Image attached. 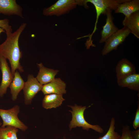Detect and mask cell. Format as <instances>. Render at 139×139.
<instances>
[{
	"mask_svg": "<svg viewBox=\"0 0 139 139\" xmlns=\"http://www.w3.org/2000/svg\"><path fill=\"white\" fill-rule=\"evenodd\" d=\"M68 106L72 109V110L69 111L72 116V120L69 125L70 130L72 128L79 127H81L85 130L88 131L91 129L100 134L103 133V129L99 125H91L85 120L84 114L86 108V106H79L76 104L74 106Z\"/></svg>",
	"mask_w": 139,
	"mask_h": 139,
	"instance_id": "obj_2",
	"label": "cell"
},
{
	"mask_svg": "<svg viewBox=\"0 0 139 139\" xmlns=\"http://www.w3.org/2000/svg\"><path fill=\"white\" fill-rule=\"evenodd\" d=\"M25 83L19 72L16 70L13 80L9 87L10 89L12 99L13 101L17 99L19 93L24 88Z\"/></svg>",
	"mask_w": 139,
	"mask_h": 139,
	"instance_id": "obj_16",
	"label": "cell"
},
{
	"mask_svg": "<svg viewBox=\"0 0 139 139\" xmlns=\"http://www.w3.org/2000/svg\"><path fill=\"white\" fill-rule=\"evenodd\" d=\"M5 32V31L3 29L0 28V36L1 33Z\"/></svg>",
	"mask_w": 139,
	"mask_h": 139,
	"instance_id": "obj_25",
	"label": "cell"
},
{
	"mask_svg": "<svg viewBox=\"0 0 139 139\" xmlns=\"http://www.w3.org/2000/svg\"><path fill=\"white\" fill-rule=\"evenodd\" d=\"M0 13L5 15H15L23 18L22 7L15 0H0Z\"/></svg>",
	"mask_w": 139,
	"mask_h": 139,
	"instance_id": "obj_10",
	"label": "cell"
},
{
	"mask_svg": "<svg viewBox=\"0 0 139 139\" xmlns=\"http://www.w3.org/2000/svg\"><path fill=\"white\" fill-rule=\"evenodd\" d=\"M66 83L59 78H55L53 80L42 86L41 91L45 95L55 94H66Z\"/></svg>",
	"mask_w": 139,
	"mask_h": 139,
	"instance_id": "obj_11",
	"label": "cell"
},
{
	"mask_svg": "<svg viewBox=\"0 0 139 139\" xmlns=\"http://www.w3.org/2000/svg\"><path fill=\"white\" fill-rule=\"evenodd\" d=\"M120 139H133L130 127L128 126L125 125L123 126Z\"/></svg>",
	"mask_w": 139,
	"mask_h": 139,
	"instance_id": "obj_22",
	"label": "cell"
},
{
	"mask_svg": "<svg viewBox=\"0 0 139 139\" xmlns=\"http://www.w3.org/2000/svg\"><path fill=\"white\" fill-rule=\"evenodd\" d=\"M65 100L62 94H51L45 95L42 101V106L46 109L56 108L61 106Z\"/></svg>",
	"mask_w": 139,
	"mask_h": 139,
	"instance_id": "obj_18",
	"label": "cell"
},
{
	"mask_svg": "<svg viewBox=\"0 0 139 139\" xmlns=\"http://www.w3.org/2000/svg\"><path fill=\"white\" fill-rule=\"evenodd\" d=\"M130 33V30L125 27L119 29L105 42L101 52L102 55H106L112 50H116L118 46L123 42Z\"/></svg>",
	"mask_w": 139,
	"mask_h": 139,
	"instance_id": "obj_6",
	"label": "cell"
},
{
	"mask_svg": "<svg viewBox=\"0 0 139 139\" xmlns=\"http://www.w3.org/2000/svg\"><path fill=\"white\" fill-rule=\"evenodd\" d=\"M112 11L109 8L106 10V23L102 26V29L101 31V38L99 41L100 43L105 42L110 36L119 30L114 24Z\"/></svg>",
	"mask_w": 139,
	"mask_h": 139,
	"instance_id": "obj_9",
	"label": "cell"
},
{
	"mask_svg": "<svg viewBox=\"0 0 139 139\" xmlns=\"http://www.w3.org/2000/svg\"><path fill=\"white\" fill-rule=\"evenodd\" d=\"M26 26L25 23L22 24L15 31L6 35L5 40L0 45V54L8 60L13 77L17 70L21 73L24 72L20 62L22 54L19 47V41L21 34Z\"/></svg>",
	"mask_w": 139,
	"mask_h": 139,
	"instance_id": "obj_1",
	"label": "cell"
},
{
	"mask_svg": "<svg viewBox=\"0 0 139 139\" xmlns=\"http://www.w3.org/2000/svg\"><path fill=\"white\" fill-rule=\"evenodd\" d=\"M117 80L128 75L136 73L134 65L125 58L119 61L116 67Z\"/></svg>",
	"mask_w": 139,
	"mask_h": 139,
	"instance_id": "obj_13",
	"label": "cell"
},
{
	"mask_svg": "<svg viewBox=\"0 0 139 139\" xmlns=\"http://www.w3.org/2000/svg\"><path fill=\"white\" fill-rule=\"evenodd\" d=\"M1 13H0V14Z\"/></svg>",
	"mask_w": 139,
	"mask_h": 139,
	"instance_id": "obj_27",
	"label": "cell"
},
{
	"mask_svg": "<svg viewBox=\"0 0 139 139\" xmlns=\"http://www.w3.org/2000/svg\"><path fill=\"white\" fill-rule=\"evenodd\" d=\"M131 135L133 139H139V129L131 131Z\"/></svg>",
	"mask_w": 139,
	"mask_h": 139,
	"instance_id": "obj_24",
	"label": "cell"
},
{
	"mask_svg": "<svg viewBox=\"0 0 139 139\" xmlns=\"http://www.w3.org/2000/svg\"><path fill=\"white\" fill-rule=\"evenodd\" d=\"M9 20L7 19L0 20V28L4 29L6 35L12 33V29L11 26L9 24Z\"/></svg>",
	"mask_w": 139,
	"mask_h": 139,
	"instance_id": "obj_21",
	"label": "cell"
},
{
	"mask_svg": "<svg viewBox=\"0 0 139 139\" xmlns=\"http://www.w3.org/2000/svg\"><path fill=\"white\" fill-rule=\"evenodd\" d=\"M19 129L11 126L0 127V139H18L17 136Z\"/></svg>",
	"mask_w": 139,
	"mask_h": 139,
	"instance_id": "obj_19",
	"label": "cell"
},
{
	"mask_svg": "<svg viewBox=\"0 0 139 139\" xmlns=\"http://www.w3.org/2000/svg\"><path fill=\"white\" fill-rule=\"evenodd\" d=\"M138 11H139V0H129L120 4L115 12L116 13H122L125 17H127Z\"/></svg>",
	"mask_w": 139,
	"mask_h": 139,
	"instance_id": "obj_17",
	"label": "cell"
},
{
	"mask_svg": "<svg viewBox=\"0 0 139 139\" xmlns=\"http://www.w3.org/2000/svg\"><path fill=\"white\" fill-rule=\"evenodd\" d=\"M43 85L40 84L32 74L28 75L23 89L24 103L26 105L31 104L33 98L41 91Z\"/></svg>",
	"mask_w": 139,
	"mask_h": 139,
	"instance_id": "obj_7",
	"label": "cell"
},
{
	"mask_svg": "<svg viewBox=\"0 0 139 139\" xmlns=\"http://www.w3.org/2000/svg\"><path fill=\"white\" fill-rule=\"evenodd\" d=\"M2 124V123L0 122V127L1 126Z\"/></svg>",
	"mask_w": 139,
	"mask_h": 139,
	"instance_id": "obj_26",
	"label": "cell"
},
{
	"mask_svg": "<svg viewBox=\"0 0 139 139\" xmlns=\"http://www.w3.org/2000/svg\"><path fill=\"white\" fill-rule=\"evenodd\" d=\"M115 120L114 117L111 119L109 129L103 136L97 139H120L121 136L115 131Z\"/></svg>",
	"mask_w": 139,
	"mask_h": 139,
	"instance_id": "obj_20",
	"label": "cell"
},
{
	"mask_svg": "<svg viewBox=\"0 0 139 139\" xmlns=\"http://www.w3.org/2000/svg\"><path fill=\"white\" fill-rule=\"evenodd\" d=\"M37 64L39 71L36 78L39 82L42 85L53 80L55 78L56 75L59 72L58 70L45 67L42 63Z\"/></svg>",
	"mask_w": 139,
	"mask_h": 139,
	"instance_id": "obj_12",
	"label": "cell"
},
{
	"mask_svg": "<svg viewBox=\"0 0 139 139\" xmlns=\"http://www.w3.org/2000/svg\"><path fill=\"white\" fill-rule=\"evenodd\" d=\"M6 59L0 54V69L2 75L0 85V97H1L6 94L7 88L9 87L14 78Z\"/></svg>",
	"mask_w": 139,
	"mask_h": 139,
	"instance_id": "obj_8",
	"label": "cell"
},
{
	"mask_svg": "<svg viewBox=\"0 0 139 139\" xmlns=\"http://www.w3.org/2000/svg\"><path fill=\"white\" fill-rule=\"evenodd\" d=\"M80 0H59L55 3L43 10L42 14L46 16H59L67 13L80 5Z\"/></svg>",
	"mask_w": 139,
	"mask_h": 139,
	"instance_id": "obj_5",
	"label": "cell"
},
{
	"mask_svg": "<svg viewBox=\"0 0 139 139\" xmlns=\"http://www.w3.org/2000/svg\"><path fill=\"white\" fill-rule=\"evenodd\" d=\"M20 111L19 107L15 105L7 110L0 109V116L3 123L1 127L11 126L19 129L23 132L27 130L28 127L19 118L18 115Z\"/></svg>",
	"mask_w": 139,
	"mask_h": 139,
	"instance_id": "obj_4",
	"label": "cell"
},
{
	"mask_svg": "<svg viewBox=\"0 0 139 139\" xmlns=\"http://www.w3.org/2000/svg\"><path fill=\"white\" fill-rule=\"evenodd\" d=\"M117 83L120 86L139 91V74L135 73L128 75L117 80Z\"/></svg>",
	"mask_w": 139,
	"mask_h": 139,
	"instance_id": "obj_15",
	"label": "cell"
},
{
	"mask_svg": "<svg viewBox=\"0 0 139 139\" xmlns=\"http://www.w3.org/2000/svg\"><path fill=\"white\" fill-rule=\"evenodd\" d=\"M133 128L136 129L139 127V105H138V107L135 113L134 120L133 123Z\"/></svg>",
	"mask_w": 139,
	"mask_h": 139,
	"instance_id": "obj_23",
	"label": "cell"
},
{
	"mask_svg": "<svg viewBox=\"0 0 139 139\" xmlns=\"http://www.w3.org/2000/svg\"><path fill=\"white\" fill-rule=\"evenodd\" d=\"M122 24L130 30L131 33L139 38V11L132 13L128 17H125Z\"/></svg>",
	"mask_w": 139,
	"mask_h": 139,
	"instance_id": "obj_14",
	"label": "cell"
},
{
	"mask_svg": "<svg viewBox=\"0 0 139 139\" xmlns=\"http://www.w3.org/2000/svg\"><path fill=\"white\" fill-rule=\"evenodd\" d=\"M129 0H83L84 6L86 8L88 6L87 5L88 2L92 4L94 6L96 13V18L93 31L89 36V39L87 42L92 43L91 37L97 29V24L98 19L101 14L106 15L107 10L109 8L115 11L121 4L128 1Z\"/></svg>",
	"mask_w": 139,
	"mask_h": 139,
	"instance_id": "obj_3",
	"label": "cell"
}]
</instances>
